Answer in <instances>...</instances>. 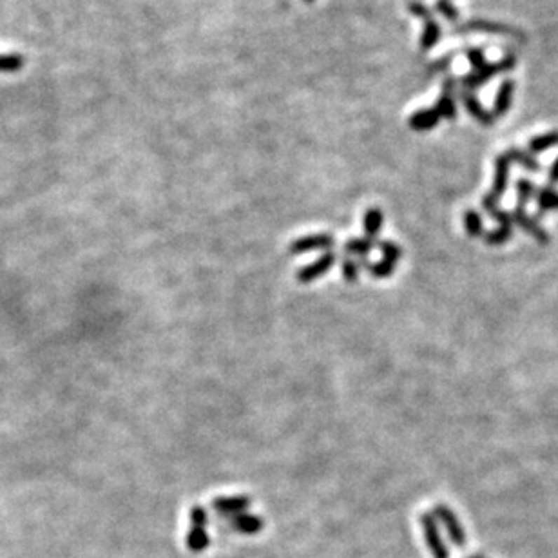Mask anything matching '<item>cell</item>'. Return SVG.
<instances>
[{
	"instance_id": "6da1fadb",
	"label": "cell",
	"mask_w": 558,
	"mask_h": 558,
	"mask_svg": "<svg viewBox=\"0 0 558 558\" xmlns=\"http://www.w3.org/2000/svg\"><path fill=\"white\" fill-rule=\"evenodd\" d=\"M515 67H517V57H515L513 53H508L506 57H502L498 62H491V64L488 62V66L482 67V69L464 74L463 79H461V83H463L466 91L471 93L475 91V89L482 88V86H486L495 74L508 73V71H513Z\"/></svg>"
},
{
	"instance_id": "7a4b0ae2",
	"label": "cell",
	"mask_w": 558,
	"mask_h": 558,
	"mask_svg": "<svg viewBox=\"0 0 558 558\" xmlns=\"http://www.w3.org/2000/svg\"><path fill=\"white\" fill-rule=\"evenodd\" d=\"M421 526H423L424 540H426L428 550L432 553L433 558H449V551L446 547L444 540H442L441 529H439V522H437L435 515L433 513H423L421 515Z\"/></svg>"
},
{
	"instance_id": "3957f363",
	"label": "cell",
	"mask_w": 558,
	"mask_h": 558,
	"mask_svg": "<svg viewBox=\"0 0 558 558\" xmlns=\"http://www.w3.org/2000/svg\"><path fill=\"white\" fill-rule=\"evenodd\" d=\"M432 513L435 515L437 522H441L444 526L449 540L454 542L455 547H464L466 545V533H464L463 524L457 519V515L444 504H437Z\"/></svg>"
},
{
	"instance_id": "277c9868",
	"label": "cell",
	"mask_w": 558,
	"mask_h": 558,
	"mask_svg": "<svg viewBox=\"0 0 558 558\" xmlns=\"http://www.w3.org/2000/svg\"><path fill=\"white\" fill-rule=\"evenodd\" d=\"M511 219H513V225L520 227L524 232H528L536 243L540 245L550 243V234H547V231L538 223V219L531 218L522 207H515L513 212H511Z\"/></svg>"
},
{
	"instance_id": "5b68a950",
	"label": "cell",
	"mask_w": 558,
	"mask_h": 558,
	"mask_svg": "<svg viewBox=\"0 0 558 558\" xmlns=\"http://www.w3.org/2000/svg\"><path fill=\"white\" fill-rule=\"evenodd\" d=\"M468 31H482V33H493V35L526 40V36H524L519 29L506 26V24L493 22V20H482V18H473V20H470V22H466L464 26L458 27V33H468Z\"/></svg>"
},
{
	"instance_id": "8992f818",
	"label": "cell",
	"mask_w": 558,
	"mask_h": 558,
	"mask_svg": "<svg viewBox=\"0 0 558 558\" xmlns=\"http://www.w3.org/2000/svg\"><path fill=\"white\" fill-rule=\"evenodd\" d=\"M334 243H336V240H334V236L332 234L301 236L299 240H296L290 243V247H288V252L297 254V256H301V254H306V252H312V250H328V252H330V249L334 247Z\"/></svg>"
},
{
	"instance_id": "52a82bcc",
	"label": "cell",
	"mask_w": 558,
	"mask_h": 558,
	"mask_svg": "<svg viewBox=\"0 0 558 558\" xmlns=\"http://www.w3.org/2000/svg\"><path fill=\"white\" fill-rule=\"evenodd\" d=\"M336 259H337V256L334 252H325L323 256L318 257L315 261H312L310 265H305L303 268H299V271H297V274H296L297 281L303 285L312 283L314 279H318V278H321V275L327 274L332 266H334Z\"/></svg>"
},
{
	"instance_id": "ba28073f",
	"label": "cell",
	"mask_w": 558,
	"mask_h": 558,
	"mask_svg": "<svg viewBox=\"0 0 558 558\" xmlns=\"http://www.w3.org/2000/svg\"><path fill=\"white\" fill-rule=\"evenodd\" d=\"M252 501L245 495H236V497H216L212 501V508L218 511V515L222 517H229V519H234L238 515L245 513L249 510Z\"/></svg>"
},
{
	"instance_id": "9c48e42d",
	"label": "cell",
	"mask_w": 558,
	"mask_h": 558,
	"mask_svg": "<svg viewBox=\"0 0 558 558\" xmlns=\"http://www.w3.org/2000/svg\"><path fill=\"white\" fill-rule=\"evenodd\" d=\"M510 169H511V162L508 154H498L495 158V176H493V187L491 191L497 198H502L506 194L508 191V184H510Z\"/></svg>"
},
{
	"instance_id": "30bf717a",
	"label": "cell",
	"mask_w": 558,
	"mask_h": 558,
	"mask_svg": "<svg viewBox=\"0 0 558 558\" xmlns=\"http://www.w3.org/2000/svg\"><path fill=\"white\" fill-rule=\"evenodd\" d=\"M513 98H515V82L508 79L504 80L497 89V96H495V100H493V116L495 118L506 116L508 111H510L511 105H513Z\"/></svg>"
},
{
	"instance_id": "8fae6325",
	"label": "cell",
	"mask_w": 558,
	"mask_h": 558,
	"mask_svg": "<svg viewBox=\"0 0 558 558\" xmlns=\"http://www.w3.org/2000/svg\"><path fill=\"white\" fill-rule=\"evenodd\" d=\"M461 98H463L464 107H466L468 113H470L471 116L475 118V120L480 123V125L491 127L493 123H495V116H493V113H489V111L486 109L484 105H482L479 100H477V96L473 95V93L464 91L463 95H461Z\"/></svg>"
},
{
	"instance_id": "7c38bea8",
	"label": "cell",
	"mask_w": 558,
	"mask_h": 558,
	"mask_svg": "<svg viewBox=\"0 0 558 558\" xmlns=\"http://www.w3.org/2000/svg\"><path fill=\"white\" fill-rule=\"evenodd\" d=\"M482 209L489 214V218H493L498 225L504 227H513V219H511V212L504 210L501 207V198H497L493 192H488L482 198Z\"/></svg>"
},
{
	"instance_id": "4fadbf2b",
	"label": "cell",
	"mask_w": 558,
	"mask_h": 558,
	"mask_svg": "<svg viewBox=\"0 0 558 558\" xmlns=\"http://www.w3.org/2000/svg\"><path fill=\"white\" fill-rule=\"evenodd\" d=\"M535 200L540 216L544 212H558V191L553 185H544V187L536 189Z\"/></svg>"
},
{
	"instance_id": "5bb4252c",
	"label": "cell",
	"mask_w": 558,
	"mask_h": 558,
	"mask_svg": "<svg viewBox=\"0 0 558 558\" xmlns=\"http://www.w3.org/2000/svg\"><path fill=\"white\" fill-rule=\"evenodd\" d=\"M231 526L234 531L243 533V535H256L261 531L263 520L252 513H241L234 519H231Z\"/></svg>"
},
{
	"instance_id": "9a60e30c",
	"label": "cell",
	"mask_w": 558,
	"mask_h": 558,
	"mask_svg": "<svg viewBox=\"0 0 558 558\" xmlns=\"http://www.w3.org/2000/svg\"><path fill=\"white\" fill-rule=\"evenodd\" d=\"M439 122H441V116H439V113L433 107V109H421L417 113H414L408 123H410L414 131H430Z\"/></svg>"
},
{
	"instance_id": "2e32d148",
	"label": "cell",
	"mask_w": 558,
	"mask_h": 558,
	"mask_svg": "<svg viewBox=\"0 0 558 558\" xmlns=\"http://www.w3.org/2000/svg\"><path fill=\"white\" fill-rule=\"evenodd\" d=\"M383 223H384V214L383 210L377 209V207H372V209H368L367 212H365V216H362V231H365L368 240L375 241L377 234H379L381 229H383Z\"/></svg>"
},
{
	"instance_id": "e0dca14e",
	"label": "cell",
	"mask_w": 558,
	"mask_h": 558,
	"mask_svg": "<svg viewBox=\"0 0 558 558\" xmlns=\"http://www.w3.org/2000/svg\"><path fill=\"white\" fill-rule=\"evenodd\" d=\"M506 154L508 158H510V162L515 163V165L522 167V169H526L528 172H540V163L536 162L533 154L526 153L524 149L511 147L508 149Z\"/></svg>"
},
{
	"instance_id": "ac0fdd59",
	"label": "cell",
	"mask_w": 558,
	"mask_h": 558,
	"mask_svg": "<svg viewBox=\"0 0 558 558\" xmlns=\"http://www.w3.org/2000/svg\"><path fill=\"white\" fill-rule=\"evenodd\" d=\"M558 145V131L544 132V135L533 136L528 142V151L529 154H540L550 151V149L557 147Z\"/></svg>"
},
{
	"instance_id": "d6986e66",
	"label": "cell",
	"mask_w": 558,
	"mask_h": 558,
	"mask_svg": "<svg viewBox=\"0 0 558 558\" xmlns=\"http://www.w3.org/2000/svg\"><path fill=\"white\" fill-rule=\"evenodd\" d=\"M463 223H464V231H466L468 236H471V238H482V236H486L482 216H480L477 210L468 209L466 212L463 214Z\"/></svg>"
},
{
	"instance_id": "ffe728a7",
	"label": "cell",
	"mask_w": 558,
	"mask_h": 558,
	"mask_svg": "<svg viewBox=\"0 0 558 558\" xmlns=\"http://www.w3.org/2000/svg\"><path fill=\"white\" fill-rule=\"evenodd\" d=\"M210 544V536L207 533V528H196V526H191L187 533V547L194 553H200V551L207 550Z\"/></svg>"
},
{
	"instance_id": "44dd1931",
	"label": "cell",
	"mask_w": 558,
	"mask_h": 558,
	"mask_svg": "<svg viewBox=\"0 0 558 558\" xmlns=\"http://www.w3.org/2000/svg\"><path fill=\"white\" fill-rule=\"evenodd\" d=\"M358 263L361 268H367V271L370 272L372 278H377V279L388 278V275H392L397 268L395 263L386 261V259H383V261H375V263L367 261V259H361V261H358Z\"/></svg>"
},
{
	"instance_id": "7402d4cb",
	"label": "cell",
	"mask_w": 558,
	"mask_h": 558,
	"mask_svg": "<svg viewBox=\"0 0 558 558\" xmlns=\"http://www.w3.org/2000/svg\"><path fill=\"white\" fill-rule=\"evenodd\" d=\"M441 35H442V29L441 26L435 22V20H428L426 26H424V31H423V36H421V49L423 51H430V49L433 48V46L441 40Z\"/></svg>"
},
{
	"instance_id": "603a6c76",
	"label": "cell",
	"mask_w": 558,
	"mask_h": 558,
	"mask_svg": "<svg viewBox=\"0 0 558 558\" xmlns=\"http://www.w3.org/2000/svg\"><path fill=\"white\" fill-rule=\"evenodd\" d=\"M515 192H517V201H519V205L517 207H522L524 209V205H528L529 201L535 198L536 187L531 179L520 178L517 179V184H515Z\"/></svg>"
},
{
	"instance_id": "cb8c5ba5",
	"label": "cell",
	"mask_w": 558,
	"mask_h": 558,
	"mask_svg": "<svg viewBox=\"0 0 558 558\" xmlns=\"http://www.w3.org/2000/svg\"><path fill=\"white\" fill-rule=\"evenodd\" d=\"M374 249V240L368 238H358V240H350L345 243V252L350 256H359L361 259L368 256Z\"/></svg>"
},
{
	"instance_id": "d4e9b609",
	"label": "cell",
	"mask_w": 558,
	"mask_h": 558,
	"mask_svg": "<svg viewBox=\"0 0 558 558\" xmlns=\"http://www.w3.org/2000/svg\"><path fill=\"white\" fill-rule=\"evenodd\" d=\"M435 111L439 113V116L446 118V120H455L457 118V105H455L454 95H444L437 100Z\"/></svg>"
},
{
	"instance_id": "484cf974",
	"label": "cell",
	"mask_w": 558,
	"mask_h": 558,
	"mask_svg": "<svg viewBox=\"0 0 558 558\" xmlns=\"http://www.w3.org/2000/svg\"><path fill=\"white\" fill-rule=\"evenodd\" d=\"M513 238V227H504V225H498L497 229L486 232V243L491 245V247H501V245L508 243V241Z\"/></svg>"
},
{
	"instance_id": "4316f807",
	"label": "cell",
	"mask_w": 558,
	"mask_h": 558,
	"mask_svg": "<svg viewBox=\"0 0 558 558\" xmlns=\"http://www.w3.org/2000/svg\"><path fill=\"white\" fill-rule=\"evenodd\" d=\"M379 249L381 252H383L384 259H386V261L395 263V265L399 263V259H401L402 256V249L397 243H393V241H381Z\"/></svg>"
},
{
	"instance_id": "83f0119b",
	"label": "cell",
	"mask_w": 558,
	"mask_h": 558,
	"mask_svg": "<svg viewBox=\"0 0 558 558\" xmlns=\"http://www.w3.org/2000/svg\"><path fill=\"white\" fill-rule=\"evenodd\" d=\"M435 9L446 18V20H448V22H457L458 20V9L455 8L449 0H437Z\"/></svg>"
},
{
	"instance_id": "f1b7e54d",
	"label": "cell",
	"mask_w": 558,
	"mask_h": 558,
	"mask_svg": "<svg viewBox=\"0 0 558 558\" xmlns=\"http://www.w3.org/2000/svg\"><path fill=\"white\" fill-rule=\"evenodd\" d=\"M466 58L470 60L471 66H473V71H479V69H482V67L488 66V60H486L484 51H482L480 48H468Z\"/></svg>"
},
{
	"instance_id": "f546056e",
	"label": "cell",
	"mask_w": 558,
	"mask_h": 558,
	"mask_svg": "<svg viewBox=\"0 0 558 558\" xmlns=\"http://www.w3.org/2000/svg\"><path fill=\"white\" fill-rule=\"evenodd\" d=\"M24 66V58L20 55H0V71H18Z\"/></svg>"
},
{
	"instance_id": "4dcf8cb0",
	"label": "cell",
	"mask_w": 558,
	"mask_h": 558,
	"mask_svg": "<svg viewBox=\"0 0 558 558\" xmlns=\"http://www.w3.org/2000/svg\"><path fill=\"white\" fill-rule=\"evenodd\" d=\"M189 519H191V526H196V528H207L209 524V515L205 508L201 506H192L189 511Z\"/></svg>"
},
{
	"instance_id": "1f68e13d",
	"label": "cell",
	"mask_w": 558,
	"mask_h": 558,
	"mask_svg": "<svg viewBox=\"0 0 558 558\" xmlns=\"http://www.w3.org/2000/svg\"><path fill=\"white\" fill-rule=\"evenodd\" d=\"M359 271H361V266H359L358 261H353V259H345V261H343V268H341V272H343V278H345L348 283H355V281H358Z\"/></svg>"
},
{
	"instance_id": "d6a6232c",
	"label": "cell",
	"mask_w": 558,
	"mask_h": 558,
	"mask_svg": "<svg viewBox=\"0 0 558 558\" xmlns=\"http://www.w3.org/2000/svg\"><path fill=\"white\" fill-rule=\"evenodd\" d=\"M408 9H410V11H411V13H414V15H417V17L424 18L426 22H428V20H432V18H433L432 9L426 8V6L421 4V2H410V4H408Z\"/></svg>"
},
{
	"instance_id": "836d02e7",
	"label": "cell",
	"mask_w": 558,
	"mask_h": 558,
	"mask_svg": "<svg viewBox=\"0 0 558 558\" xmlns=\"http://www.w3.org/2000/svg\"><path fill=\"white\" fill-rule=\"evenodd\" d=\"M547 179H550L551 185H557L558 184V156L554 158V162L551 163L550 172H547Z\"/></svg>"
},
{
	"instance_id": "e575fe53",
	"label": "cell",
	"mask_w": 558,
	"mask_h": 558,
	"mask_svg": "<svg viewBox=\"0 0 558 558\" xmlns=\"http://www.w3.org/2000/svg\"><path fill=\"white\" fill-rule=\"evenodd\" d=\"M449 62H451V57H444V58H441V60H435L432 64V67H430V69L432 71H446L449 67Z\"/></svg>"
},
{
	"instance_id": "d590c367",
	"label": "cell",
	"mask_w": 558,
	"mask_h": 558,
	"mask_svg": "<svg viewBox=\"0 0 558 558\" xmlns=\"http://www.w3.org/2000/svg\"><path fill=\"white\" fill-rule=\"evenodd\" d=\"M455 86H457L455 79H451V76H449V79H446L444 82H442V93H444V95H454Z\"/></svg>"
},
{
	"instance_id": "8d00e7d4",
	"label": "cell",
	"mask_w": 558,
	"mask_h": 558,
	"mask_svg": "<svg viewBox=\"0 0 558 558\" xmlns=\"http://www.w3.org/2000/svg\"><path fill=\"white\" fill-rule=\"evenodd\" d=\"M470 558H486L484 554H473V557H470Z\"/></svg>"
},
{
	"instance_id": "74e56055",
	"label": "cell",
	"mask_w": 558,
	"mask_h": 558,
	"mask_svg": "<svg viewBox=\"0 0 558 558\" xmlns=\"http://www.w3.org/2000/svg\"><path fill=\"white\" fill-rule=\"evenodd\" d=\"M305 2H314V0H305Z\"/></svg>"
}]
</instances>
